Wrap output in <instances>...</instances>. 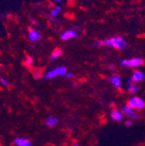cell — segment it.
<instances>
[{
  "label": "cell",
  "mask_w": 145,
  "mask_h": 146,
  "mask_svg": "<svg viewBox=\"0 0 145 146\" xmlns=\"http://www.w3.org/2000/svg\"><path fill=\"white\" fill-rule=\"evenodd\" d=\"M62 55H63V50L60 48H57V49H55L52 51L50 59L52 60V61L53 60H57L58 58H60L62 56Z\"/></svg>",
  "instance_id": "13"
},
{
  "label": "cell",
  "mask_w": 145,
  "mask_h": 146,
  "mask_svg": "<svg viewBox=\"0 0 145 146\" xmlns=\"http://www.w3.org/2000/svg\"><path fill=\"white\" fill-rule=\"evenodd\" d=\"M65 77H66L67 78H70L73 77V74H72L71 72H67V74L65 75Z\"/></svg>",
  "instance_id": "20"
},
{
  "label": "cell",
  "mask_w": 145,
  "mask_h": 146,
  "mask_svg": "<svg viewBox=\"0 0 145 146\" xmlns=\"http://www.w3.org/2000/svg\"><path fill=\"white\" fill-rule=\"evenodd\" d=\"M0 83H1V84L4 85V86H8V81L4 78H0Z\"/></svg>",
  "instance_id": "18"
},
{
  "label": "cell",
  "mask_w": 145,
  "mask_h": 146,
  "mask_svg": "<svg viewBox=\"0 0 145 146\" xmlns=\"http://www.w3.org/2000/svg\"><path fill=\"white\" fill-rule=\"evenodd\" d=\"M14 143L17 146H31V141L29 140L28 138H24V137H17L14 140Z\"/></svg>",
  "instance_id": "9"
},
{
  "label": "cell",
  "mask_w": 145,
  "mask_h": 146,
  "mask_svg": "<svg viewBox=\"0 0 145 146\" xmlns=\"http://www.w3.org/2000/svg\"><path fill=\"white\" fill-rule=\"evenodd\" d=\"M127 104H128L130 108H132L133 110H137V111L142 110L145 107L144 100L138 97H134V98H131L130 99H129Z\"/></svg>",
  "instance_id": "4"
},
{
  "label": "cell",
  "mask_w": 145,
  "mask_h": 146,
  "mask_svg": "<svg viewBox=\"0 0 145 146\" xmlns=\"http://www.w3.org/2000/svg\"><path fill=\"white\" fill-rule=\"evenodd\" d=\"M61 11H62V7H61V6H55V7H54V8L51 10V11H50L51 17H57V16L60 13Z\"/></svg>",
  "instance_id": "15"
},
{
  "label": "cell",
  "mask_w": 145,
  "mask_h": 146,
  "mask_svg": "<svg viewBox=\"0 0 145 146\" xmlns=\"http://www.w3.org/2000/svg\"><path fill=\"white\" fill-rule=\"evenodd\" d=\"M66 74H67V69L64 66H59V67H57L55 69L48 71L44 75V78L51 79V78L59 77V76H65Z\"/></svg>",
  "instance_id": "2"
},
{
  "label": "cell",
  "mask_w": 145,
  "mask_h": 146,
  "mask_svg": "<svg viewBox=\"0 0 145 146\" xmlns=\"http://www.w3.org/2000/svg\"><path fill=\"white\" fill-rule=\"evenodd\" d=\"M73 146H80V145H79V144H74Z\"/></svg>",
  "instance_id": "23"
},
{
  "label": "cell",
  "mask_w": 145,
  "mask_h": 146,
  "mask_svg": "<svg viewBox=\"0 0 145 146\" xmlns=\"http://www.w3.org/2000/svg\"><path fill=\"white\" fill-rule=\"evenodd\" d=\"M42 76H43V74H42V71H41V70H37V71L33 72V77H34V78H36V79L40 78Z\"/></svg>",
  "instance_id": "16"
},
{
  "label": "cell",
  "mask_w": 145,
  "mask_h": 146,
  "mask_svg": "<svg viewBox=\"0 0 145 146\" xmlns=\"http://www.w3.org/2000/svg\"><path fill=\"white\" fill-rule=\"evenodd\" d=\"M0 146H2V145H1V143H0Z\"/></svg>",
  "instance_id": "24"
},
{
  "label": "cell",
  "mask_w": 145,
  "mask_h": 146,
  "mask_svg": "<svg viewBox=\"0 0 145 146\" xmlns=\"http://www.w3.org/2000/svg\"><path fill=\"white\" fill-rule=\"evenodd\" d=\"M122 113L125 116L128 117H131L132 119H136L138 117L137 114L135 112L134 110L132 108H130L128 104H126V105L123 106V108H122Z\"/></svg>",
  "instance_id": "6"
},
{
  "label": "cell",
  "mask_w": 145,
  "mask_h": 146,
  "mask_svg": "<svg viewBox=\"0 0 145 146\" xmlns=\"http://www.w3.org/2000/svg\"><path fill=\"white\" fill-rule=\"evenodd\" d=\"M108 46V47H111L117 50H124L127 48V42L126 40L122 38V36H112V38H106L103 40H100V41H97L93 44V46Z\"/></svg>",
  "instance_id": "1"
},
{
  "label": "cell",
  "mask_w": 145,
  "mask_h": 146,
  "mask_svg": "<svg viewBox=\"0 0 145 146\" xmlns=\"http://www.w3.org/2000/svg\"><path fill=\"white\" fill-rule=\"evenodd\" d=\"M32 63H33V58H32L31 57L28 56V57L26 58V59H25V64H26L27 65H30Z\"/></svg>",
  "instance_id": "17"
},
{
  "label": "cell",
  "mask_w": 145,
  "mask_h": 146,
  "mask_svg": "<svg viewBox=\"0 0 145 146\" xmlns=\"http://www.w3.org/2000/svg\"><path fill=\"white\" fill-rule=\"evenodd\" d=\"M139 88H138V85L136 84H135L132 79H129L128 81V90H129V92L131 93V94H136L137 91H138Z\"/></svg>",
  "instance_id": "11"
},
{
  "label": "cell",
  "mask_w": 145,
  "mask_h": 146,
  "mask_svg": "<svg viewBox=\"0 0 145 146\" xmlns=\"http://www.w3.org/2000/svg\"><path fill=\"white\" fill-rule=\"evenodd\" d=\"M28 38H29L30 42H38V40L41 39V35L37 30L31 28V29L29 30Z\"/></svg>",
  "instance_id": "7"
},
{
  "label": "cell",
  "mask_w": 145,
  "mask_h": 146,
  "mask_svg": "<svg viewBox=\"0 0 145 146\" xmlns=\"http://www.w3.org/2000/svg\"><path fill=\"white\" fill-rule=\"evenodd\" d=\"M122 114L123 113L121 112L120 111H117V110H114V111H112L111 113V117L114 121H116V122H120V121H122V119L123 117Z\"/></svg>",
  "instance_id": "12"
},
{
  "label": "cell",
  "mask_w": 145,
  "mask_h": 146,
  "mask_svg": "<svg viewBox=\"0 0 145 146\" xmlns=\"http://www.w3.org/2000/svg\"><path fill=\"white\" fill-rule=\"evenodd\" d=\"M58 118L54 117H51V116L48 117L45 119V124H46L47 126H50V127H54V126H56V125L58 124Z\"/></svg>",
  "instance_id": "14"
},
{
  "label": "cell",
  "mask_w": 145,
  "mask_h": 146,
  "mask_svg": "<svg viewBox=\"0 0 145 146\" xmlns=\"http://www.w3.org/2000/svg\"><path fill=\"white\" fill-rule=\"evenodd\" d=\"M109 81L110 83L116 88L119 89L121 88V85H122V81H121V78L118 74H113L111 75L110 78H109Z\"/></svg>",
  "instance_id": "8"
},
{
  "label": "cell",
  "mask_w": 145,
  "mask_h": 146,
  "mask_svg": "<svg viewBox=\"0 0 145 146\" xmlns=\"http://www.w3.org/2000/svg\"><path fill=\"white\" fill-rule=\"evenodd\" d=\"M132 81L133 82H142L145 79V74L144 73H142V71L140 70H135L133 72V74H132Z\"/></svg>",
  "instance_id": "10"
},
{
  "label": "cell",
  "mask_w": 145,
  "mask_h": 146,
  "mask_svg": "<svg viewBox=\"0 0 145 146\" xmlns=\"http://www.w3.org/2000/svg\"><path fill=\"white\" fill-rule=\"evenodd\" d=\"M124 123L126 126H131L132 125V120H126Z\"/></svg>",
  "instance_id": "19"
},
{
  "label": "cell",
  "mask_w": 145,
  "mask_h": 146,
  "mask_svg": "<svg viewBox=\"0 0 145 146\" xmlns=\"http://www.w3.org/2000/svg\"><path fill=\"white\" fill-rule=\"evenodd\" d=\"M110 69L111 70H115L116 69V65L115 64H111L110 65Z\"/></svg>",
  "instance_id": "21"
},
{
  "label": "cell",
  "mask_w": 145,
  "mask_h": 146,
  "mask_svg": "<svg viewBox=\"0 0 145 146\" xmlns=\"http://www.w3.org/2000/svg\"><path fill=\"white\" fill-rule=\"evenodd\" d=\"M144 64V60L140 58H132L130 59H124L121 62L120 65L122 67H140Z\"/></svg>",
  "instance_id": "3"
},
{
  "label": "cell",
  "mask_w": 145,
  "mask_h": 146,
  "mask_svg": "<svg viewBox=\"0 0 145 146\" xmlns=\"http://www.w3.org/2000/svg\"><path fill=\"white\" fill-rule=\"evenodd\" d=\"M50 1H52V2H58V3H59V2H62V0H50Z\"/></svg>",
  "instance_id": "22"
},
{
  "label": "cell",
  "mask_w": 145,
  "mask_h": 146,
  "mask_svg": "<svg viewBox=\"0 0 145 146\" xmlns=\"http://www.w3.org/2000/svg\"><path fill=\"white\" fill-rule=\"evenodd\" d=\"M77 36V33L74 30H67L64 32H62L60 38L63 41H67L69 39L75 38Z\"/></svg>",
  "instance_id": "5"
}]
</instances>
